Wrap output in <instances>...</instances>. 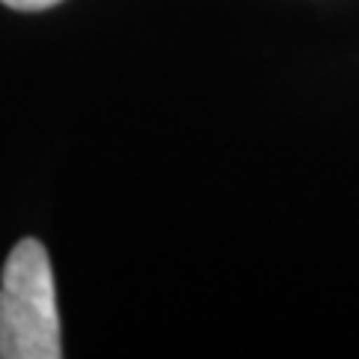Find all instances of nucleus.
<instances>
[{"instance_id":"f03ea898","label":"nucleus","mask_w":359,"mask_h":359,"mask_svg":"<svg viewBox=\"0 0 359 359\" xmlns=\"http://www.w3.org/2000/svg\"><path fill=\"white\" fill-rule=\"evenodd\" d=\"M0 4H6V6H13V9H25V13H36V9L57 6L60 0H0Z\"/></svg>"},{"instance_id":"f257e3e1","label":"nucleus","mask_w":359,"mask_h":359,"mask_svg":"<svg viewBox=\"0 0 359 359\" xmlns=\"http://www.w3.org/2000/svg\"><path fill=\"white\" fill-rule=\"evenodd\" d=\"M60 356V311L48 252L39 240H21L0 273V359Z\"/></svg>"}]
</instances>
